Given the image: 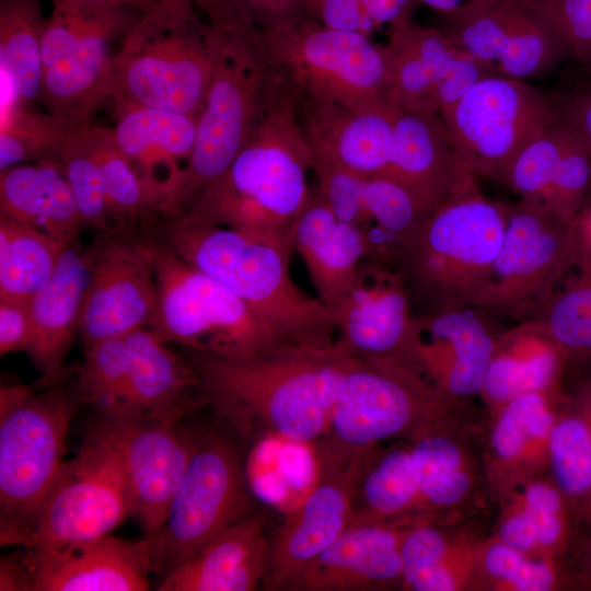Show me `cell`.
Instances as JSON below:
<instances>
[{
  "instance_id": "obj_1",
  "label": "cell",
  "mask_w": 591,
  "mask_h": 591,
  "mask_svg": "<svg viewBox=\"0 0 591 591\" xmlns=\"http://www.w3.org/2000/svg\"><path fill=\"white\" fill-rule=\"evenodd\" d=\"M204 402L240 434L309 442L326 432L340 384L355 362L338 339L247 358L187 350Z\"/></svg>"
},
{
  "instance_id": "obj_2",
  "label": "cell",
  "mask_w": 591,
  "mask_h": 591,
  "mask_svg": "<svg viewBox=\"0 0 591 591\" xmlns=\"http://www.w3.org/2000/svg\"><path fill=\"white\" fill-rule=\"evenodd\" d=\"M311 171L313 153L300 128L297 95L279 76L234 160L179 218L235 230L293 253L290 232L310 194Z\"/></svg>"
},
{
  "instance_id": "obj_3",
  "label": "cell",
  "mask_w": 591,
  "mask_h": 591,
  "mask_svg": "<svg viewBox=\"0 0 591 591\" xmlns=\"http://www.w3.org/2000/svg\"><path fill=\"white\" fill-rule=\"evenodd\" d=\"M205 14L212 70L198 118L179 217L234 160L278 80L260 26L239 0H196Z\"/></svg>"
},
{
  "instance_id": "obj_4",
  "label": "cell",
  "mask_w": 591,
  "mask_h": 591,
  "mask_svg": "<svg viewBox=\"0 0 591 591\" xmlns=\"http://www.w3.org/2000/svg\"><path fill=\"white\" fill-rule=\"evenodd\" d=\"M160 233L163 244L224 285L288 344L325 347L336 341L328 309L291 278L292 252L235 230L182 218L162 223Z\"/></svg>"
},
{
  "instance_id": "obj_5",
  "label": "cell",
  "mask_w": 591,
  "mask_h": 591,
  "mask_svg": "<svg viewBox=\"0 0 591 591\" xmlns=\"http://www.w3.org/2000/svg\"><path fill=\"white\" fill-rule=\"evenodd\" d=\"M505 202L475 183L429 213L394 263L428 312L476 305L500 251Z\"/></svg>"
},
{
  "instance_id": "obj_6",
  "label": "cell",
  "mask_w": 591,
  "mask_h": 591,
  "mask_svg": "<svg viewBox=\"0 0 591 591\" xmlns=\"http://www.w3.org/2000/svg\"><path fill=\"white\" fill-rule=\"evenodd\" d=\"M196 8V0H159L125 34L111 63L115 109L137 105L199 118L212 55Z\"/></svg>"
},
{
  "instance_id": "obj_7",
  "label": "cell",
  "mask_w": 591,
  "mask_h": 591,
  "mask_svg": "<svg viewBox=\"0 0 591 591\" xmlns=\"http://www.w3.org/2000/svg\"><path fill=\"white\" fill-rule=\"evenodd\" d=\"M158 298L148 323L160 339L186 350L247 358L289 346L220 281L153 241Z\"/></svg>"
},
{
  "instance_id": "obj_8",
  "label": "cell",
  "mask_w": 591,
  "mask_h": 591,
  "mask_svg": "<svg viewBox=\"0 0 591 591\" xmlns=\"http://www.w3.org/2000/svg\"><path fill=\"white\" fill-rule=\"evenodd\" d=\"M260 30L275 70L297 97L357 111L390 104L382 46L371 37L328 28L304 14Z\"/></svg>"
},
{
  "instance_id": "obj_9",
  "label": "cell",
  "mask_w": 591,
  "mask_h": 591,
  "mask_svg": "<svg viewBox=\"0 0 591 591\" xmlns=\"http://www.w3.org/2000/svg\"><path fill=\"white\" fill-rule=\"evenodd\" d=\"M130 517L120 460L104 441L89 437L66 461L56 480L24 518L0 528L1 546L59 551L111 534Z\"/></svg>"
},
{
  "instance_id": "obj_10",
  "label": "cell",
  "mask_w": 591,
  "mask_h": 591,
  "mask_svg": "<svg viewBox=\"0 0 591 591\" xmlns=\"http://www.w3.org/2000/svg\"><path fill=\"white\" fill-rule=\"evenodd\" d=\"M503 240L475 308L521 321L537 318L586 251L577 222L543 204L505 202Z\"/></svg>"
},
{
  "instance_id": "obj_11",
  "label": "cell",
  "mask_w": 591,
  "mask_h": 591,
  "mask_svg": "<svg viewBox=\"0 0 591 591\" xmlns=\"http://www.w3.org/2000/svg\"><path fill=\"white\" fill-rule=\"evenodd\" d=\"M453 412L412 372L357 357L346 373L326 432L325 459L350 463L382 442L408 439Z\"/></svg>"
},
{
  "instance_id": "obj_12",
  "label": "cell",
  "mask_w": 591,
  "mask_h": 591,
  "mask_svg": "<svg viewBox=\"0 0 591 591\" xmlns=\"http://www.w3.org/2000/svg\"><path fill=\"white\" fill-rule=\"evenodd\" d=\"M439 116L461 163L506 186L518 154L557 121V106L526 81L487 76Z\"/></svg>"
},
{
  "instance_id": "obj_13",
  "label": "cell",
  "mask_w": 591,
  "mask_h": 591,
  "mask_svg": "<svg viewBox=\"0 0 591 591\" xmlns=\"http://www.w3.org/2000/svg\"><path fill=\"white\" fill-rule=\"evenodd\" d=\"M79 398L57 386L1 387L0 528L31 512L56 480Z\"/></svg>"
},
{
  "instance_id": "obj_14",
  "label": "cell",
  "mask_w": 591,
  "mask_h": 591,
  "mask_svg": "<svg viewBox=\"0 0 591 591\" xmlns=\"http://www.w3.org/2000/svg\"><path fill=\"white\" fill-rule=\"evenodd\" d=\"M252 507L251 485L233 444L217 434L195 438L155 537L153 572L165 575L218 534L253 515Z\"/></svg>"
},
{
  "instance_id": "obj_15",
  "label": "cell",
  "mask_w": 591,
  "mask_h": 591,
  "mask_svg": "<svg viewBox=\"0 0 591 591\" xmlns=\"http://www.w3.org/2000/svg\"><path fill=\"white\" fill-rule=\"evenodd\" d=\"M438 14L439 28L493 76L526 81L569 59L557 28L532 0H474Z\"/></svg>"
},
{
  "instance_id": "obj_16",
  "label": "cell",
  "mask_w": 591,
  "mask_h": 591,
  "mask_svg": "<svg viewBox=\"0 0 591 591\" xmlns=\"http://www.w3.org/2000/svg\"><path fill=\"white\" fill-rule=\"evenodd\" d=\"M154 536L112 534L59 551L19 547L0 559L3 591H144L153 572Z\"/></svg>"
},
{
  "instance_id": "obj_17",
  "label": "cell",
  "mask_w": 591,
  "mask_h": 591,
  "mask_svg": "<svg viewBox=\"0 0 591 591\" xmlns=\"http://www.w3.org/2000/svg\"><path fill=\"white\" fill-rule=\"evenodd\" d=\"M181 419L101 415L90 433L117 453L127 483L130 517L143 536L157 537L163 528L194 448L195 438L181 427Z\"/></svg>"
},
{
  "instance_id": "obj_18",
  "label": "cell",
  "mask_w": 591,
  "mask_h": 591,
  "mask_svg": "<svg viewBox=\"0 0 591 591\" xmlns=\"http://www.w3.org/2000/svg\"><path fill=\"white\" fill-rule=\"evenodd\" d=\"M424 513L438 522L475 519L490 503L480 419L441 416L407 439Z\"/></svg>"
},
{
  "instance_id": "obj_19",
  "label": "cell",
  "mask_w": 591,
  "mask_h": 591,
  "mask_svg": "<svg viewBox=\"0 0 591 591\" xmlns=\"http://www.w3.org/2000/svg\"><path fill=\"white\" fill-rule=\"evenodd\" d=\"M482 313L468 306L414 315L397 363L462 410L480 395L497 337Z\"/></svg>"
},
{
  "instance_id": "obj_20",
  "label": "cell",
  "mask_w": 591,
  "mask_h": 591,
  "mask_svg": "<svg viewBox=\"0 0 591 591\" xmlns=\"http://www.w3.org/2000/svg\"><path fill=\"white\" fill-rule=\"evenodd\" d=\"M382 46L389 103L402 111L439 115L477 81L493 76L439 27L414 16L389 27Z\"/></svg>"
},
{
  "instance_id": "obj_21",
  "label": "cell",
  "mask_w": 591,
  "mask_h": 591,
  "mask_svg": "<svg viewBox=\"0 0 591 591\" xmlns=\"http://www.w3.org/2000/svg\"><path fill=\"white\" fill-rule=\"evenodd\" d=\"M91 250V273L80 314L84 347L148 325L158 290L153 241L106 233Z\"/></svg>"
},
{
  "instance_id": "obj_22",
  "label": "cell",
  "mask_w": 591,
  "mask_h": 591,
  "mask_svg": "<svg viewBox=\"0 0 591 591\" xmlns=\"http://www.w3.org/2000/svg\"><path fill=\"white\" fill-rule=\"evenodd\" d=\"M114 140L141 178L163 222L179 216L198 117L147 106L115 109Z\"/></svg>"
},
{
  "instance_id": "obj_23",
  "label": "cell",
  "mask_w": 591,
  "mask_h": 591,
  "mask_svg": "<svg viewBox=\"0 0 591 591\" xmlns=\"http://www.w3.org/2000/svg\"><path fill=\"white\" fill-rule=\"evenodd\" d=\"M312 172L337 218L364 236L372 260L394 266L401 248L431 213L391 178L357 175L315 159Z\"/></svg>"
},
{
  "instance_id": "obj_24",
  "label": "cell",
  "mask_w": 591,
  "mask_h": 591,
  "mask_svg": "<svg viewBox=\"0 0 591 591\" xmlns=\"http://www.w3.org/2000/svg\"><path fill=\"white\" fill-rule=\"evenodd\" d=\"M329 312L337 339L352 355L398 362L414 314L409 289L396 267L363 260L350 290Z\"/></svg>"
},
{
  "instance_id": "obj_25",
  "label": "cell",
  "mask_w": 591,
  "mask_h": 591,
  "mask_svg": "<svg viewBox=\"0 0 591 591\" xmlns=\"http://www.w3.org/2000/svg\"><path fill=\"white\" fill-rule=\"evenodd\" d=\"M565 385L517 396L480 420L485 471L494 505L533 475L548 471L551 430Z\"/></svg>"
},
{
  "instance_id": "obj_26",
  "label": "cell",
  "mask_w": 591,
  "mask_h": 591,
  "mask_svg": "<svg viewBox=\"0 0 591 591\" xmlns=\"http://www.w3.org/2000/svg\"><path fill=\"white\" fill-rule=\"evenodd\" d=\"M351 520L350 467L324 459L313 489L269 538V572L263 589L288 590Z\"/></svg>"
},
{
  "instance_id": "obj_27",
  "label": "cell",
  "mask_w": 591,
  "mask_h": 591,
  "mask_svg": "<svg viewBox=\"0 0 591 591\" xmlns=\"http://www.w3.org/2000/svg\"><path fill=\"white\" fill-rule=\"evenodd\" d=\"M419 521H355L291 583L290 591L402 589V543Z\"/></svg>"
},
{
  "instance_id": "obj_28",
  "label": "cell",
  "mask_w": 591,
  "mask_h": 591,
  "mask_svg": "<svg viewBox=\"0 0 591 591\" xmlns=\"http://www.w3.org/2000/svg\"><path fill=\"white\" fill-rule=\"evenodd\" d=\"M298 119L313 159L361 176H383L398 108L357 111L334 102L297 97Z\"/></svg>"
},
{
  "instance_id": "obj_29",
  "label": "cell",
  "mask_w": 591,
  "mask_h": 591,
  "mask_svg": "<svg viewBox=\"0 0 591 591\" xmlns=\"http://www.w3.org/2000/svg\"><path fill=\"white\" fill-rule=\"evenodd\" d=\"M130 7L116 9L99 25L78 38L65 56L43 72L38 100L47 112L73 128L92 124L97 107L108 100L109 47L139 19Z\"/></svg>"
},
{
  "instance_id": "obj_30",
  "label": "cell",
  "mask_w": 591,
  "mask_h": 591,
  "mask_svg": "<svg viewBox=\"0 0 591 591\" xmlns=\"http://www.w3.org/2000/svg\"><path fill=\"white\" fill-rule=\"evenodd\" d=\"M383 177L403 185L430 212L477 183L459 160L439 115L402 109Z\"/></svg>"
},
{
  "instance_id": "obj_31",
  "label": "cell",
  "mask_w": 591,
  "mask_h": 591,
  "mask_svg": "<svg viewBox=\"0 0 591 591\" xmlns=\"http://www.w3.org/2000/svg\"><path fill=\"white\" fill-rule=\"evenodd\" d=\"M267 514L257 511L228 528L162 576L159 591H253L269 572Z\"/></svg>"
},
{
  "instance_id": "obj_32",
  "label": "cell",
  "mask_w": 591,
  "mask_h": 591,
  "mask_svg": "<svg viewBox=\"0 0 591 591\" xmlns=\"http://www.w3.org/2000/svg\"><path fill=\"white\" fill-rule=\"evenodd\" d=\"M506 186L576 222L591 189V153L556 121L518 154Z\"/></svg>"
},
{
  "instance_id": "obj_33",
  "label": "cell",
  "mask_w": 591,
  "mask_h": 591,
  "mask_svg": "<svg viewBox=\"0 0 591 591\" xmlns=\"http://www.w3.org/2000/svg\"><path fill=\"white\" fill-rule=\"evenodd\" d=\"M290 244L328 311L350 290L361 263L371 259L364 236L337 218L317 187L310 190L292 224Z\"/></svg>"
},
{
  "instance_id": "obj_34",
  "label": "cell",
  "mask_w": 591,
  "mask_h": 591,
  "mask_svg": "<svg viewBox=\"0 0 591 591\" xmlns=\"http://www.w3.org/2000/svg\"><path fill=\"white\" fill-rule=\"evenodd\" d=\"M91 273V250L67 245L49 280L31 299L32 335L26 348L46 381H57L65 368Z\"/></svg>"
},
{
  "instance_id": "obj_35",
  "label": "cell",
  "mask_w": 591,
  "mask_h": 591,
  "mask_svg": "<svg viewBox=\"0 0 591 591\" xmlns=\"http://www.w3.org/2000/svg\"><path fill=\"white\" fill-rule=\"evenodd\" d=\"M491 535L532 557L561 559L577 511L548 471L512 488L498 503Z\"/></svg>"
},
{
  "instance_id": "obj_36",
  "label": "cell",
  "mask_w": 591,
  "mask_h": 591,
  "mask_svg": "<svg viewBox=\"0 0 591 591\" xmlns=\"http://www.w3.org/2000/svg\"><path fill=\"white\" fill-rule=\"evenodd\" d=\"M567 359L541 318L497 334L479 397L486 409L531 392L564 385Z\"/></svg>"
},
{
  "instance_id": "obj_37",
  "label": "cell",
  "mask_w": 591,
  "mask_h": 591,
  "mask_svg": "<svg viewBox=\"0 0 591 591\" xmlns=\"http://www.w3.org/2000/svg\"><path fill=\"white\" fill-rule=\"evenodd\" d=\"M0 215L35 229L65 246L83 225L70 185L57 158L0 171Z\"/></svg>"
},
{
  "instance_id": "obj_38",
  "label": "cell",
  "mask_w": 591,
  "mask_h": 591,
  "mask_svg": "<svg viewBox=\"0 0 591 591\" xmlns=\"http://www.w3.org/2000/svg\"><path fill=\"white\" fill-rule=\"evenodd\" d=\"M125 341L129 395L124 414L183 418L197 398L204 401L188 359L171 350L151 329L136 328L125 336Z\"/></svg>"
},
{
  "instance_id": "obj_39",
  "label": "cell",
  "mask_w": 591,
  "mask_h": 591,
  "mask_svg": "<svg viewBox=\"0 0 591 591\" xmlns=\"http://www.w3.org/2000/svg\"><path fill=\"white\" fill-rule=\"evenodd\" d=\"M352 520L424 521L417 474L407 439L381 445L349 463ZM434 521V520H431Z\"/></svg>"
},
{
  "instance_id": "obj_40",
  "label": "cell",
  "mask_w": 591,
  "mask_h": 591,
  "mask_svg": "<svg viewBox=\"0 0 591 591\" xmlns=\"http://www.w3.org/2000/svg\"><path fill=\"white\" fill-rule=\"evenodd\" d=\"M548 472L577 512L591 500V370L565 387L551 430Z\"/></svg>"
},
{
  "instance_id": "obj_41",
  "label": "cell",
  "mask_w": 591,
  "mask_h": 591,
  "mask_svg": "<svg viewBox=\"0 0 591 591\" xmlns=\"http://www.w3.org/2000/svg\"><path fill=\"white\" fill-rule=\"evenodd\" d=\"M45 20L40 0H0V71L13 80L25 106L39 97Z\"/></svg>"
},
{
  "instance_id": "obj_42",
  "label": "cell",
  "mask_w": 591,
  "mask_h": 591,
  "mask_svg": "<svg viewBox=\"0 0 591 591\" xmlns=\"http://www.w3.org/2000/svg\"><path fill=\"white\" fill-rule=\"evenodd\" d=\"M537 318L565 354L567 371L591 366V251L587 246Z\"/></svg>"
},
{
  "instance_id": "obj_43",
  "label": "cell",
  "mask_w": 591,
  "mask_h": 591,
  "mask_svg": "<svg viewBox=\"0 0 591 591\" xmlns=\"http://www.w3.org/2000/svg\"><path fill=\"white\" fill-rule=\"evenodd\" d=\"M65 247L0 215V299H32L51 277Z\"/></svg>"
},
{
  "instance_id": "obj_44",
  "label": "cell",
  "mask_w": 591,
  "mask_h": 591,
  "mask_svg": "<svg viewBox=\"0 0 591 591\" xmlns=\"http://www.w3.org/2000/svg\"><path fill=\"white\" fill-rule=\"evenodd\" d=\"M560 559L532 557L488 534L479 546L474 591H572Z\"/></svg>"
},
{
  "instance_id": "obj_45",
  "label": "cell",
  "mask_w": 591,
  "mask_h": 591,
  "mask_svg": "<svg viewBox=\"0 0 591 591\" xmlns=\"http://www.w3.org/2000/svg\"><path fill=\"white\" fill-rule=\"evenodd\" d=\"M89 135L119 232L132 234L138 225L162 220L138 173L117 147L111 127L90 124Z\"/></svg>"
},
{
  "instance_id": "obj_46",
  "label": "cell",
  "mask_w": 591,
  "mask_h": 591,
  "mask_svg": "<svg viewBox=\"0 0 591 591\" xmlns=\"http://www.w3.org/2000/svg\"><path fill=\"white\" fill-rule=\"evenodd\" d=\"M89 126L90 124L72 129L56 158L70 185L83 224L105 233L121 234L108 205Z\"/></svg>"
},
{
  "instance_id": "obj_47",
  "label": "cell",
  "mask_w": 591,
  "mask_h": 591,
  "mask_svg": "<svg viewBox=\"0 0 591 591\" xmlns=\"http://www.w3.org/2000/svg\"><path fill=\"white\" fill-rule=\"evenodd\" d=\"M78 393L101 415L124 414L129 395V357L125 336L84 347Z\"/></svg>"
},
{
  "instance_id": "obj_48",
  "label": "cell",
  "mask_w": 591,
  "mask_h": 591,
  "mask_svg": "<svg viewBox=\"0 0 591 591\" xmlns=\"http://www.w3.org/2000/svg\"><path fill=\"white\" fill-rule=\"evenodd\" d=\"M72 129L49 112L19 107L0 121V171L28 161L56 158Z\"/></svg>"
},
{
  "instance_id": "obj_49",
  "label": "cell",
  "mask_w": 591,
  "mask_h": 591,
  "mask_svg": "<svg viewBox=\"0 0 591 591\" xmlns=\"http://www.w3.org/2000/svg\"><path fill=\"white\" fill-rule=\"evenodd\" d=\"M484 535L474 519L451 523L425 520L413 524L402 543L403 583L430 570L461 546Z\"/></svg>"
},
{
  "instance_id": "obj_50",
  "label": "cell",
  "mask_w": 591,
  "mask_h": 591,
  "mask_svg": "<svg viewBox=\"0 0 591 591\" xmlns=\"http://www.w3.org/2000/svg\"><path fill=\"white\" fill-rule=\"evenodd\" d=\"M557 28L569 59L591 78V0H532Z\"/></svg>"
},
{
  "instance_id": "obj_51",
  "label": "cell",
  "mask_w": 591,
  "mask_h": 591,
  "mask_svg": "<svg viewBox=\"0 0 591 591\" xmlns=\"http://www.w3.org/2000/svg\"><path fill=\"white\" fill-rule=\"evenodd\" d=\"M487 535L466 543L436 567L404 581L402 590L474 591L477 554Z\"/></svg>"
},
{
  "instance_id": "obj_52",
  "label": "cell",
  "mask_w": 591,
  "mask_h": 591,
  "mask_svg": "<svg viewBox=\"0 0 591 591\" xmlns=\"http://www.w3.org/2000/svg\"><path fill=\"white\" fill-rule=\"evenodd\" d=\"M557 121L591 153V78L581 74L578 84L565 93H553Z\"/></svg>"
},
{
  "instance_id": "obj_53",
  "label": "cell",
  "mask_w": 591,
  "mask_h": 591,
  "mask_svg": "<svg viewBox=\"0 0 591 591\" xmlns=\"http://www.w3.org/2000/svg\"><path fill=\"white\" fill-rule=\"evenodd\" d=\"M302 14L333 30L356 32L369 37L375 31L359 0H303Z\"/></svg>"
},
{
  "instance_id": "obj_54",
  "label": "cell",
  "mask_w": 591,
  "mask_h": 591,
  "mask_svg": "<svg viewBox=\"0 0 591 591\" xmlns=\"http://www.w3.org/2000/svg\"><path fill=\"white\" fill-rule=\"evenodd\" d=\"M560 561L575 591H591V510L577 513L569 545Z\"/></svg>"
},
{
  "instance_id": "obj_55",
  "label": "cell",
  "mask_w": 591,
  "mask_h": 591,
  "mask_svg": "<svg viewBox=\"0 0 591 591\" xmlns=\"http://www.w3.org/2000/svg\"><path fill=\"white\" fill-rule=\"evenodd\" d=\"M32 335L31 299H0V355L26 351Z\"/></svg>"
},
{
  "instance_id": "obj_56",
  "label": "cell",
  "mask_w": 591,
  "mask_h": 591,
  "mask_svg": "<svg viewBox=\"0 0 591 591\" xmlns=\"http://www.w3.org/2000/svg\"><path fill=\"white\" fill-rule=\"evenodd\" d=\"M362 11L374 30L389 27L413 18L415 4L409 0H359Z\"/></svg>"
},
{
  "instance_id": "obj_57",
  "label": "cell",
  "mask_w": 591,
  "mask_h": 591,
  "mask_svg": "<svg viewBox=\"0 0 591 591\" xmlns=\"http://www.w3.org/2000/svg\"><path fill=\"white\" fill-rule=\"evenodd\" d=\"M303 0H262L258 25L265 26L302 14Z\"/></svg>"
},
{
  "instance_id": "obj_58",
  "label": "cell",
  "mask_w": 591,
  "mask_h": 591,
  "mask_svg": "<svg viewBox=\"0 0 591 591\" xmlns=\"http://www.w3.org/2000/svg\"><path fill=\"white\" fill-rule=\"evenodd\" d=\"M412 3L425 4L437 13H445L456 8L465 5L474 0H409Z\"/></svg>"
},
{
  "instance_id": "obj_59",
  "label": "cell",
  "mask_w": 591,
  "mask_h": 591,
  "mask_svg": "<svg viewBox=\"0 0 591 591\" xmlns=\"http://www.w3.org/2000/svg\"><path fill=\"white\" fill-rule=\"evenodd\" d=\"M586 246L591 251V205L584 206L576 220Z\"/></svg>"
},
{
  "instance_id": "obj_60",
  "label": "cell",
  "mask_w": 591,
  "mask_h": 591,
  "mask_svg": "<svg viewBox=\"0 0 591 591\" xmlns=\"http://www.w3.org/2000/svg\"><path fill=\"white\" fill-rule=\"evenodd\" d=\"M84 1L130 7L142 13L151 10L158 2V0H84Z\"/></svg>"
},
{
  "instance_id": "obj_61",
  "label": "cell",
  "mask_w": 591,
  "mask_h": 591,
  "mask_svg": "<svg viewBox=\"0 0 591 591\" xmlns=\"http://www.w3.org/2000/svg\"><path fill=\"white\" fill-rule=\"evenodd\" d=\"M241 4L246 9L252 19L258 24L262 0H239Z\"/></svg>"
},
{
  "instance_id": "obj_62",
  "label": "cell",
  "mask_w": 591,
  "mask_h": 591,
  "mask_svg": "<svg viewBox=\"0 0 591 591\" xmlns=\"http://www.w3.org/2000/svg\"><path fill=\"white\" fill-rule=\"evenodd\" d=\"M583 510H591V500H590V502H589L581 511H583ZM579 512H580V511H579ZM577 513H578V512H577Z\"/></svg>"
},
{
  "instance_id": "obj_63",
  "label": "cell",
  "mask_w": 591,
  "mask_h": 591,
  "mask_svg": "<svg viewBox=\"0 0 591 591\" xmlns=\"http://www.w3.org/2000/svg\"><path fill=\"white\" fill-rule=\"evenodd\" d=\"M159 1V0H158Z\"/></svg>"
}]
</instances>
